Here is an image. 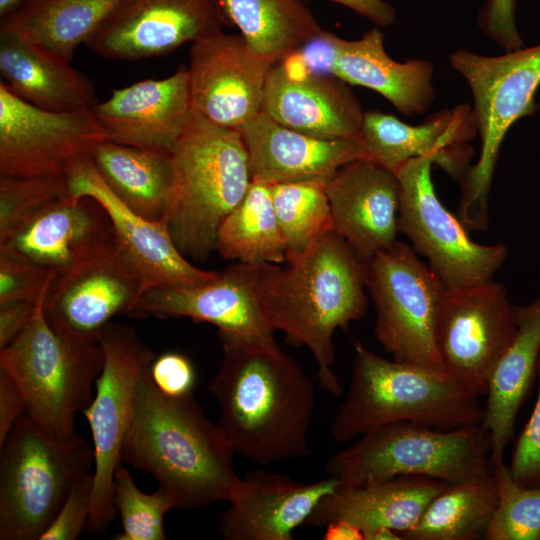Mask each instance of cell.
I'll return each mask as SVG.
<instances>
[{
	"mask_svg": "<svg viewBox=\"0 0 540 540\" xmlns=\"http://www.w3.org/2000/svg\"><path fill=\"white\" fill-rule=\"evenodd\" d=\"M218 337L223 358L209 387L234 453L260 465L309 455L313 380L276 340Z\"/></svg>",
	"mask_w": 540,
	"mask_h": 540,
	"instance_id": "6da1fadb",
	"label": "cell"
},
{
	"mask_svg": "<svg viewBox=\"0 0 540 540\" xmlns=\"http://www.w3.org/2000/svg\"><path fill=\"white\" fill-rule=\"evenodd\" d=\"M258 298L266 319L293 346L313 355L319 385L339 397L333 369L334 334L361 320L368 308L367 267L334 230L298 257L256 265Z\"/></svg>",
	"mask_w": 540,
	"mask_h": 540,
	"instance_id": "7a4b0ae2",
	"label": "cell"
},
{
	"mask_svg": "<svg viewBox=\"0 0 540 540\" xmlns=\"http://www.w3.org/2000/svg\"><path fill=\"white\" fill-rule=\"evenodd\" d=\"M149 370L137 382L122 460L154 476L175 508L190 510L228 501L240 477L223 431L207 418L192 394L161 393Z\"/></svg>",
	"mask_w": 540,
	"mask_h": 540,
	"instance_id": "3957f363",
	"label": "cell"
},
{
	"mask_svg": "<svg viewBox=\"0 0 540 540\" xmlns=\"http://www.w3.org/2000/svg\"><path fill=\"white\" fill-rule=\"evenodd\" d=\"M172 186L162 223L180 252L205 260L216 249L218 229L251 184L241 132L191 109L171 152Z\"/></svg>",
	"mask_w": 540,
	"mask_h": 540,
	"instance_id": "277c9868",
	"label": "cell"
},
{
	"mask_svg": "<svg viewBox=\"0 0 540 540\" xmlns=\"http://www.w3.org/2000/svg\"><path fill=\"white\" fill-rule=\"evenodd\" d=\"M351 381L330 433L348 442L393 422L450 430L482 422L480 395L446 374L383 358L354 342Z\"/></svg>",
	"mask_w": 540,
	"mask_h": 540,
	"instance_id": "5b68a950",
	"label": "cell"
},
{
	"mask_svg": "<svg viewBox=\"0 0 540 540\" xmlns=\"http://www.w3.org/2000/svg\"><path fill=\"white\" fill-rule=\"evenodd\" d=\"M41 299L25 329L0 349V368L16 381L25 399V414L52 438L66 442L75 435L76 416L94 397L105 362L99 341L55 329Z\"/></svg>",
	"mask_w": 540,
	"mask_h": 540,
	"instance_id": "8992f818",
	"label": "cell"
},
{
	"mask_svg": "<svg viewBox=\"0 0 540 540\" xmlns=\"http://www.w3.org/2000/svg\"><path fill=\"white\" fill-rule=\"evenodd\" d=\"M492 443L480 424L443 430L413 422L378 427L330 456L327 475L344 486L397 476L453 485L492 474Z\"/></svg>",
	"mask_w": 540,
	"mask_h": 540,
	"instance_id": "52a82bcc",
	"label": "cell"
},
{
	"mask_svg": "<svg viewBox=\"0 0 540 540\" xmlns=\"http://www.w3.org/2000/svg\"><path fill=\"white\" fill-rule=\"evenodd\" d=\"M451 67L467 82L481 139L480 155L460 184L457 217L467 230L485 231L489 223V192L501 144L510 127L539 109L540 44L485 56L459 49L449 56Z\"/></svg>",
	"mask_w": 540,
	"mask_h": 540,
	"instance_id": "ba28073f",
	"label": "cell"
},
{
	"mask_svg": "<svg viewBox=\"0 0 540 540\" xmlns=\"http://www.w3.org/2000/svg\"><path fill=\"white\" fill-rule=\"evenodd\" d=\"M0 450V539L40 540L75 483L93 471V446L78 434L58 441L24 414Z\"/></svg>",
	"mask_w": 540,
	"mask_h": 540,
	"instance_id": "9c48e42d",
	"label": "cell"
},
{
	"mask_svg": "<svg viewBox=\"0 0 540 540\" xmlns=\"http://www.w3.org/2000/svg\"><path fill=\"white\" fill-rule=\"evenodd\" d=\"M375 337L398 362L445 374L437 321L447 288L412 246L395 241L366 261Z\"/></svg>",
	"mask_w": 540,
	"mask_h": 540,
	"instance_id": "30bf717a",
	"label": "cell"
},
{
	"mask_svg": "<svg viewBox=\"0 0 540 540\" xmlns=\"http://www.w3.org/2000/svg\"><path fill=\"white\" fill-rule=\"evenodd\" d=\"M99 342L105 362L96 380L93 400L82 412L91 430L95 454L94 490L87 526L94 532L104 531L116 515L113 480L122 460L137 382L156 356L130 326L113 321L104 327Z\"/></svg>",
	"mask_w": 540,
	"mask_h": 540,
	"instance_id": "8fae6325",
	"label": "cell"
},
{
	"mask_svg": "<svg viewBox=\"0 0 540 540\" xmlns=\"http://www.w3.org/2000/svg\"><path fill=\"white\" fill-rule=\"evenodd\" d=\"M432 161L418 157L394 172L400 184L399 232L424 256L448 290L493 280L508 250L504 244L474 242L458 217L436 195L431 177Z\"/></svg>",
	"mask_w": 540,
	"mask_h": 540,
	"instance_id": "7c38bea8",
	"label": "cell"
},
{
	"mask_svg": "<svg viewBox=\"0 0 540 540\" xmlns=\"http://www.w3.org/2000/svg\"><path fill=\"white\" fill-rule=\"evenodd\" d=\"M516 330L515 306L503 284L491 280L447 289L436 329L444 373L486 395L494 367Z\"/></svg>",
	"mask_w": 540,
	"mask_h": 540,
	"instance_id": "4fadbf2b",
	"label": "cell"
},
{
	"mask_svg": "<svg viewBox=\"0 0 540 540\" xmlns=\"http://www.w3.org/2000/svg\"><path fill=\"white\" fill-rule=\"evenodd\" d=\"M108 135L93 111L37 107L0 82V175H64Z\"/></svg>",
	"mask_w": 540,
	"mask_h": 540,
	"instance_id": "5bb4252c",
	"label": "cell"
},
{
	"mask_svg": "<svg viewBox=\"0 0 540 540\" xmlns=\"http://www.w3.org/2000/svg\"><path fill=\"white\" fill-rule=\"evenodd\" d=\"M302 54L310 70L369 88L404 115L423 114L434 101L432 63L423 59L401 63L390 58L379 27L357 40H346L322 29L306 43Z\"/></svg>",
	"mask_w": 540,
	"mask_h": 540,
	"instance_id": "9a60e30c",
	"label": "cell"
},
{
	"mask_svg": "<svg viewBox=\"0 0 540 540\" xmlns=\"http://www.w3.org/2000/svg\"><path fill=\"white\" fill-rule=\"evenodd\" d=\"M188 77L191 108L210 121L239 130L261 110L276 62L257 53L241 34L218 30L192 43Z\"/></svg>",
	"mask_w": 540,
	"mask_h": 540,
	"instance_id": "2e32d148",
	"label": "cell"
},
{
	"mask_svg": "<svg viewBox=\"0 0 540 540\" xmlns=\"http://www.w3.org/2000/svg\"><path fill=\"white\" fill-rule=\"evenodd\" d=\"M142 292L141 281L123 257L113 231L53 282L44 313L55 329L99 341L104 327L117 315H129Z\"/></svg>",
	"mask_w": 540,
	"mask_h": 540,
	"instance_id": "e0dca14e",
	"label": "cell"
},
{
	"mask_svg": "<svg viewBox=\"0 0 540 540\" xmlns=\"http://www.w3.org/2000/svg\"><path fill=\"white\" fill-rule=\"evenodd\" d=\"M65 176L69 195L91 197L102 205L118 247L140 279L143 291L200 285L218 276L217 271L192 264L177 248L162 222L146 219L122 203L104 183L90 154L75 160Z\"/></svg>",
	"mask_w": 540,
	"mask_h": 540,
	"instance_id": "ac0fdd59",
	"label": "cell"
},
{
	"mask_svg": "<svg viewBox=\"0 0 540 540\" xmlns=\"http://www.w3.org/2000/svg\"><path fill=\"white\" fill-rule=\"evenodd\" d=\"M260 112L287 128L325 139L358 137L364 115L350 84L307 69L294 51L271 67Z\"/></svg>",
	"mask_w": 540,
	"mask_h": 540,
	"instance_id": "d6986e66",
	"label": "cell"
},
{
	"mask_svg": "<svg viewBox=\"0 0 540 540\" xmlns=\"http://www.w3.org/2000/svg\"><path fill=\"white\" fill-rule=\"evenodd\" d=\"M135 318L187 317L208 322L218 334L237 338L275 340L262 310L256 287V265L235 262L207 283L150 288L141 293L129 313Z\"/></svg>",
	"mask_w": 540,
	"mask_h": 540,
	"instance_id": "ffe728a7",
	"label": "cell"
},
{
	"mask_svg": "<svg viewBox=\"0 0 540 540\" xmlns=\"http://www.w3.org/2000/svg\"><path fill=\"white\" fill-rule=\"evenodd\" d=\"M478 135L467 103L442 109L418 125L380 111L364 112L358 138L363 159L395 171L413 158L426 157L459 185L473 157L469 141Z\"/></svg>",
	"mask_w": 540,
	"mask_h": 540,
	"instance_id": "44dd1931",
	"label": "cell"
},
{
	"mask_svg": "<svg viewBox=\"0 0 540 540\" xmlns=\"http://www.w3.org/2000/svg\"><path fill=\"white\" fill-rule=\"evenodd\" d=\"M222 25L216 0H128L87 46L104 58L136 61L169 54Z\"/></svg>",
	"mask_w": 540,
	"mask_h": 540,
	"instance_id": "7402d4cb",
	"label": "cell"
},
{
	"mask_svg": "<svg viewBox=\"0 0 540 540\" xmlns=\"http://www.w3.org/2000/svg\"><path fill=\"white\" fill-rule=\"evenodd\" d=\"M339 485L330 476L302 483L280 472L252 470L234 487L219 532L226 540H293L294 530Z\"/></svg>",
	"mask_w": 540,
	"mask_h": 540,
	"instance_id": "603a6c76",
	"label": "cell"
},
{
	"mask_svg": "<svg viewBox=\"0 0 540 540\" xmlns=\"http://www.w3.org/2000/svg\"><path fill=\"white\" fill-rule=\"evenodd\" d=\"M333 230L367 261L397 241L400 184L394 171L368 160L342 166L327 182Z\"/></svg>",
	"mask_w": 540,
	"mask_h": 540,
	"instance_id": "cb8c5ba5",
	"label": "cell"
},
{
	"mask_svg": "<svg viewBox=\"0 0 540 540\" xmlns=\"http://www.w3.org/2000/svg\"><path fill=\"white\" fill-rule=\"evenodd\" d=\"M191 109L188 68L181 64L167 78L146 79L113 90L93 112L108 140L172 152Z\"/></svg>",
	"mask_w": 540,
	"mask_h": 540,
	"instance_id": "d4e9b609",
	"label": "cell"
},
{
	"mask_svg": "<svg viewBox=\"0 0 540 540\" xmlns=\"http://www.w3.org/2000/svg\"><path fill=\"white\" fill-rule=\"evenodd\" d=\"M112 234L110 219L100 203L68 194L0 240V252L46 270L55 281Z\"/></svg>",
	"mask_w": 540,
	"mask_h": 540,
	"instance_id": "484cf974",
	"label": "cell"
},
{
	"mask_svg": "<svg viewBox=\"0 0 540 540\" xmlns=\"http://www.w3.org/2000/svg\"><path fill=\"white\" fill-rule=\"evenodd\" d=\"M239 131L247 149L252 180L268 184L328 181L345 164L363 159L358 137L311 136L280 125L261 112Z\"/></svg>",
	"mask_w": 540,
	"mask_h": 540,
	"instance_id": "4316f807",
	"label": "cell"
},
{
	"mask_svg": "<svg viewBox=\"0 0 540 540\" xmlns=\"http://www.w3.org/2000/svg\"><path fill=\"white\" fill-rule=\"evenodd\" d=\"M446 486L419 476H397L359 486L340 484L319 501L304 525L325 527L345 520L357 526L364 538L381 527L401 534L416 524L429 502Z\"/></svg>",
	"mask_w": 540,
	"mask_h": 540,
	"instance_id": "83f0119b",
	"label": "cell"
},
{
	"mask_svg": "<svg viewBox=\"0 0 540 540\" xmlns=\"http://www.w3.org/2000/svg\"><path fill=\"white\" fill-rule=\"evenodd\" d=\"M0 73L17 97L45 110L93 111L94 84L70 61L37 44L0 31Z\"/></svg>",
	"mask_w": 540,
	"mask_h": 540,
	"instance_id": "f1b7e54d",
	"label": "cell"
},
{
	"mask_svg": "<svg viewBox=\"0 0 540 540\" xmlns=\"http://www.w3.org/2000/svg\"><path fill=\"white\" fill-rule=\"evenodd\" d=\"M517 330L491 374L481 425L489 432L492 462L503 459L513 441L518 412L537 376L540 356V293L515 306Z\"/></svg>",
	"mask_w": 540,
	"mask_h": 540,
	"instance_id": "f546056e",
	"label": "cell"
},
{
	"mask_svg": "<svg viewBox=\"0 0 540 540\" xmlns=\"http://www.w3.org/2000/svg\"><path fill=\"white\" fill-rule=\"evenodd\" d=\"M128 0H26L0 18V31L42 46L71 61Z\"/></svg>",
	"mask_w": 540,
	"mask_h": 540,
	"instance_id": "4dcf8cb0",
	"label": "cell"
},
{
	"mask_svg": "<svg viewBox=\"0 0 540 540\" xmlns=\"http://www.w3.org/2000/svg\"><path fill=\"white\" fill-rule=\"evenodd\" d=\"M90 156L104 183L122 203L146 219L162 222L172 186L171 152L104 140Z\"/></svg>",
	"mask_w": 540,
	"mask_h": 540,
	"instance_id": "1f68e13d",
	"label": "cell"
},
{
	"mask_svg": "<svg viewBox=\"0 0 540 540\" xmlns=\"http://www.w3.org/2000/svg\"><path fill=\"white\" fill-rule=\"evenodd\" d=\"M225 25L235 26L260 55L277 61L322 28L303 0H216Z\"/></svg>",
	"mask_w": 540,
	"mask_h": 540,
	"instance_id": "d6a6232c",
	"label": "cell"
},
{
	"mask_svg": "<svg viewBox=\"0 0 540 540\" xmlns=\"http://www.w3.org/2000/svg\"><path fill=\"white\" fill-rule=\"evenodd\" d=\"M498 502L492 474L447 485L427 505L416 524L400 534L407 540L484 539Z\"/></svg>",
	"mask_w": 540,
	"mask_h": 540,
	"instance_id": "836d02e7",
	"label": "cell"
},
{
	"mask_svg": "<svg viewBox=\"0 0 540 540\" xmlns=\"http://www.w3.org/2000/svg\"><path fill=\"white\" fill-rule=\"evenodd\" d=\"M216 250L225 259L245 264H282L285 241L272 201L271 185L252 180L240 203L221 223Z\"/></svg>",
	"mask_w": 540,
	"mask_h": 540,
	"instance_id": "e575fe53",
	"label": "cell"
},
{
	"mask_svg": "<svg viewBox=\"0 0 540 540\" xmlns=\"http://www.w3.org/2000/svg\"><path fill=\"white\" fill-rule=\"evenodd\" d=\"M326 182L307 180L270 184L287 259L298 257L333 230Z\"/></svg>",
	"mask_w": 540,
	"mask_h": 540,
	"instance_id": "d590c367",
	"label": "cell"
},
{
	"mask_svg": "<svg viewBox=\"0 0 540 540\" xmlns=\"http://www.w3.org/2000/svg\"><path fill=\"white\" fill-rule=\"evenodd\" d=\"M113 504L121 518L122 531L114 540H166L164 516L174 501L163 488L144 493L129 471L121 465L114 474Z\"/></svg>",
	"mask_w": 540,
	"mask_h": 540,
	"instance_id": "8d00e7d4",
	"label": "cell"
},
{
	"mask_svg": "<svg viewBox=\"0 0 540 540\" xmlns=\"http://www.w3.org/2000/svg\"><path fill=\"white\" fill-rule=\"evenodd\" d=\"M498 502L485 540H540V487L516 483L503 459L492 462Z\"/></svg>",
	"mask_w": 540,
	"mask_h": 540,
	"instance_id": "74e56055",
	"label": "cell"
},
{
	"mask_svg": "<svg viewBox=\"0 0 540 540\" xmlns=\"http://www.w3.org/2000/svg\"><path fill=\"white\" fill-rule=\"evenodd\" d=\"M68 194L65 174L37 177L0 175V240Z\"/></svg>",
	"mask_w": 540,
	"mask_h": 540,
	"instance_id": "f35d334b",
	"label": "cell"
},
{
	"mask_svg": "<svg viewBox=\"0 0 540 540\" xmlns=\"http://www.w3.org/2000/svg\"><path fill=\"white\" fill-rule=\"evenodd\" d=\"M54 282L52 274L23 259L0 252V305L47 298Z\"/></svg>",
	"mask_w": 540,
	"mask_h": 540,
	"instance_id": "ab89813d",
	"label": "cell"
},
{
	"mask_svg": "<svg viewBox=\"0 0 540 540\" xmlns=\"http://www.w3.org/2000/svg\"><path fill=\"white\" fill-rule=\"evenodd\" d=\"M94 490L93 473L81 477L40 540H76L87 528Z\"/></svg>",
	"mask_w": 540,
	"mask_h": 540,
	"instance_id": "60d3db41",
	"label": "cell"
},
{
	"mask_svg": "<svg viewBox=\"0 0 540 540\" xmlns=\"http://www.w3.org/2000/svg\"><path fill=\"white\" fill-rule=\"evenodd\" d=\"M538 395L531 416L515 441L508 466L512 479L524 487H540V356Z\"/></svg>",
	"mask_w": 540,
	"mask_h": 540,
	"instance_id": "b9f144b4",
	"label": "cell"
},
{
	"mask_svg": "<svg viewBox=\"0 0 540 540\" xmlns=\"http://www.w3.org/2000/svg\"><path fill=\"white\" fill-rule=\"evenodd\" d=\"M149 374L155 387L171 397L192 394L197 378L192 362L185 355L173 351L155 356Z\"/></svg>",
	"mask_w": 540,
	"mask_h": 540,
	"instance_id": "7bdbcfd3",
	"label": "cell"
},
{
	"mask_svg": "<svg viewBox=\"0 0 540 540\" xmlns=\"http://www.w3.org/2000/svg\"><path fill=\"white\" fill-rule=\"evenodd\" d=\"M516 0H487L479 12L481 30L506 52L524 47L516 27Z\"/></svg>",
	"mask_w": 540,
	"mask_h": 540,
	"instance_id": "ee69618b",
	"label": "cell"
},
{
	"mask_svg": "<svg viewBox=\"0 0 540 540\" xmlns=\"http://www.w3.org/2000/svg\"><path fill=\"white\" fill-rule=\"evenodd\" d=\"M25 399L16 381L0 368V446L25 414Z\"/></svg>",
	"mask_w": 540,
	"mask_h": 540,
	"instance_id": "f6af8a7d",
	"label": "cell"
},
{
	"mask_svg": "<svg viewBox=\"0 0 540 540\" xmlns=\"http://www.w3.org/2000/svg\"><path fill=\"white\" fill-rule=\"evenodd\" d=\"M37 303L14 301L0 305V349L25 329L35 313Z\"/></svg>",
	"mask_w": 540,
	"mask_h": 540,
	"instance_id": "bcb514c9",
	"label": "cell"
},
{
	"mask_svg": "<svg viewBox=\"0 0 540 540\" xmlns=\"http://www.w3.org/2000/svg\"><path fill=\"white\" fill-rule=\"evenodd\" d=\"M332 1L369 19L379 28L391 26L396 20L394 7L383 0H326Z\"/></svg>",
	"mask_w": 540,
	"mask_h": 540,
	"instance_id": "7dc6e473",
	"label": "cell"
},
{
	"mask_svg": "<svg viewBox=\"0 0 540 540\" xmlns=\"http://www.w3.org/2000/svg\"><path fill=\"white\" fill-rule=\"evenodd\" d=\"M325 528L324 540H364L362 531L345 520L331 522Z\"/></svg>",
	"mask_w": 540,
	"mask_h": 540,
	"instance_id": "c3c4849f",
	"label": "cell"
},
{
	"mask_svg": "<svg viewBox=\"0 0 540 540\" xmlns=\"http://www.w3.org/2000/svg\"><path fill=\"white\" fill-rule=\"evenodd\" d=\"M402 539L400 534L390 528L381 527L369 534H367L364 540H400Z\"/></svg>",
	"mask_w": 540,
	"mask_h": 540,
	"instance_id": "681fc988",
	"label": "cell"
},
{
	"mask_svg": "<svg viewBox=\"0 0 540 540\" xmlns=\"http://www.w3.org/2000/svg\"><path fill=\"white\" fill-rule=\"evenodd\" d=\"M26 0H0V18L18 8Z\"/></svg>",
	"mask_w": 540,
	"mask_h": 540,
	"instance_id": "f907efd6",
	"label": "cell"
}]
</instances>
